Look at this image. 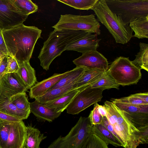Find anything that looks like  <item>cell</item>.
<instances>
[{
	"label": "cell",
	"instance_id": "cell-1",
	"mask_svg": "<svg viewBox=\"0 0 148 148\" xmlns=\"http://www.w3.org/2000/svg\"><path fill=\"white\" fill-rule=\"evenodd\" d=\"M42 32L36 27L27 26L23 24L2 30L9 55L16 60L19 65L29 61L35 45L41 37Z\"/></svg>",
	"mask_w": 148,
	"mask_h": 148
},
{
	"label": "cell",
	"instance_id": "cell-2",
	"mask_svg": "<svg viewBox=\"0 0 148 148\" xmlns=\"http://www.w3.org/2000/svg\"><path fill=\"white\" fill-rule=\"evenodd\" d=\"M86 33L83 31L54 29L44 42L38 57L40 66L44 69L48 70L53 60L65 51L70 43Z\"/></svg>",
	"mask_w": 148,
	"mask_h": 148
},
{
	"label": "cell",
	"instance_id": "cell-3",
	"mask_svg": "<svg viewBox=\"0 0 148 148\" xmlns=\"http://www.w3.org/2000/svg\"><path fill=\"white\" fill-rule=\"evenodd\" d=\"M97 19L108 29L116 42L124 44L133 37V31L129 24L125 23L121 17L113 13L105 0H98L92 9Z\"/></svg>",
	"mask_w": 148,
	"mask_h": 148
},
{
	"label": "cell",
	"instance_id": "cell-4",
	"mask_svg": "<svg viewBox=\"0 0 148 148\" xmlns=\"http://www.w3.org/2000/svg\"><path fill=\"white\" fill-rule=\"evenodd\" d=\"M103 106L107 111V119L112 126L122 147L128 148L133 134L139 130L112 102L106 101Z\"/></svg>",
	"mask_w": 148,
	"mask_h": 148
},
{
	"label": "cell",
	"instance_id": "cell-5",
	"mask_svg": "<svg viewBox=\"0 0 148 148\" xmlns=\"http://www.w3.org/2000/svg\"><path fill=\"white\" fill-rule=\"evenodd\" d=\"M92 126L88 117L81 116L66 135L59 136L47 148H81L91 133Z\"/></svg>",
	"mask_w": 148,
	"mask_h": 148
},
{
	"label": "cell",
	"instance_id": "cell-6",
	"mask_svg": "<svg viewBox=\"0 0 148 148\" xmlns=\"http://www.w3.org/2000/svg\"><path fill=\"white\" fill-rule=\"evenodd\" d=\"M107 72L119 85L136 84L141 79V69L134 65L129 58L120 56L109 66Z\"/></svg>",
	"mask_w": 148,
	"mask_h": 148
},
{
	"label": "cell",
	"instance_id": "cell-7",
	"mask_svg": "<svg viewBox=\"0 0 148 148\" xmlns=\"http://www.w3.org/2000/svg\"><path fill=\"white\" fill-rule=\"evenodd\" d=\"M110 10L129 24L132 20L148 15V0H105Z\"/></svg>",
	"mask_w": 148,
	"mask_h": 148
},
{
	"label": "cell",
	"instance_id": "cell-8",
	"mask_svg": "<svg viewBox=\"0 0 148 148\" xmlns=\"http://www.w3.org/2000/svg\"><path fill=\"white\" fill-rule=\"evenodd\" d=\"M100 25L94 14L80 15H61L58 21L52 27L54 30L83 31L99 35Z\"/></svg>",
	"mask_w": 148,
	"mask_h": 148
},
{
	"label": "cell",
	"instance_id": "cell-9",
	"mask_svg": "<svg viewBox=\"0 0 148 148\" xmlns=\"http://www.w3.org/2000/svg\"><path fill=\"white\" fill-rule=\"evenodd\" d=\"M103 90L88 86L74 98L66 109L67 113L72 115L78 114L92 105L101 101Z\"/></svg>",
	"mask_w": 148,
	"mask_h": 148
},
{
	"label": "cell",
	"instance_id": "cell-10",
	"mask_svg": "<svg viewBox=\"0 0 148 148\" xmlns=\"http://www.w3.org/2000/svg\"><path fill=\"white\" fill-rule=\"evenodd\" d=\"M28 16L20 11L11 0H0V28L2 30L23 24Z\"/></svg>",
	"mask_w": 148,
	"mask_h": 148
},
{
	"label": "cell",
	"instance_id": "cell-11",
	"mask_svg": "<svg viewBox=\"0 0 148 148\" xmlns=\"http://www.w3.org/2000/svg\"><path fill=\"white\" fill-rule=\"evenodd\" d=\"M27 90L17 73L5 74L0 79V95L8 99Z\"/></svg>",
	"mask_w": 148,
	"mask_h": 148
},
{
	"label": "cell",
	"instance_id": "cell-12",
	"mask_svg": "<svg viewBox=\"0 0 148 148\" xmlns=\"http://www.w3.org/2000/svg\"><path fill=\"white\" fill-rule=\"evenodd\" d=\"M73 63L77 66H82L90 69H99L106 71L109 68L107 59L97 51H92L82 53L74 59Z\"/></svg>",
	"mask_w": 148,
	"mask_h": 148
},
{
	"label": "cell",
	"instance_id": "cell-13",
	"mask_svg": "<svg viewBox=\"0 0 148 148\" xmlns=\"http://www.w3.org/2000/svg\"><path fill=\"white\" fill-rule=\"evenodd\" d=\"M101 39L96 34L87 32L77 40L70 43L65 51H73L82 53L96 51Z\"/></svg>",
	"mask_w": 148,
	"mask_h": 148
},
{
	"label": "cell",
	"instance_id": "cell-14",
	"mask_svg": "<svg viewBox=\"0 0 148 148\" xmlns=\"http://www.w3.org/2000/svg\"><path fill=\"white\" fill-rule=\"evenodd\" d=\"M26 127L23 120L11 122L5 148H22L26 136Z\"/></svg>",
	"mask_w": 148,
	"mask_h": 148
},
{
	"label": "cell",
	"instance_id": "cell-15",
	"mask_svg": "<svg viewBox=\"0 0 148 148\" xmlns=\"http://www.w3.org/2000/svg\"><path fill=\"white\" fill-rule=\"evenodd\" d=\"M69 71L62 73H55L49 78L36 83L30 88L29 93L30 98L35 99L45 95L49 89L65 77Z\"/></svg>",
	"mask_w": 148,
	"mask_h": 148
},
{
	"label": "cell",
	"instance_id": "cell-16",
	"mask_svg": "<svg viewBox=\"0 0 148 148\" xmlns=\"http://www.w3.org/2000/svg\"><path fill=\"white\" fill-rule=\"evenodd\" d=\"M30 112L36 117L38 121H42L52 122L60 116L62 113L36 100L30 103Z\"/></svg>",
	"mask_w": 148,
	"mask_h": 148
},
{
	"label": "cell",
	"instance_id": "cell-17",
	"mask_svg": "<svg viewBox=\"0 0 148 148\" xmlns=\"http://www.w3.org/2000/svg\"><path fill=\"white\" fill-rule=\"evenodd\" d=\"M87 86L73 89L55 100L43 104L49 107L54 108L58 112H62L66 109L76 95Z\"/></svg>",
	"mask_w": 148,
	"mask_h": 148
},
{
	"label": "cell",
	"instance_id": "cell-18",
	"mask_svg": "<svg viewBox=\"0 0 148 148\" xmlns=\"http://www.w3.org/2000/svg\"><path fill=\"white\" fill-rule=\"evenodd\" d=\"M19 65L17 73L27 90L36 84L35 71L31 66L29 61L24 62Z\"/></svg>",
	"mask_w": 148,
	"mask_h": 148
},
{
	"label": "cell",
	"instance_id": "cell-19",
	"mask_svg": "<svg viewBox=\"0 0 148 148\" xmlns=\"http://www.w3.org/2000/svg\"><path fill=\"white\" fill-rule=\"evenodd\" d=\"M0 111L16 116L22 120L27 119L31 113L30 110H23L19 109L9 99L0 95Z\"/></svg>",
	"mask_w": 148,
	"mask_h": 148
},
{
	"label": "cell",
	"instance_id": "cell-20",
	"mask_svg": "<svg viewBox=\"0 0 148 148\" xmlns=\"http://www.w3.org/2000/svg\"><path fill=\"white\" fill-rule=\"evenodd\" d=\"M105 72L99 69H90L85 67L83 74L74 83V88L91 84L97 81Z\"/></svg>",
	"mask_w": 148,
	"mask_h": 148
},
{
	"label": "cell",
	"instance_id": "cell-21",
	"mask_svg": "<svg viewBox=\"0 0 148 148\" xmlns=\"http://www.w3.org/2000/svg\"><path fill=\"white\" fill-rule=\"evenodd\" d=\"M37 129L31 126L26 127V134L22 148H40L41 142L46 138Z\"/></svg>",
	"mask_w": 148,
	"mask_h": 148
},
{
	"label": "cell",
	"instance_id": "cell-22",
	"mask_svg": "<svg viewBox=\"0 0 148 148\" xmlns=\"http://www.w3.org/2000/svg\"><path fill=\"white\" fill-rule=\"evenodd\" d=\"M129 25L134 32L133 37L139 39L148 38V15L132 20Z\"/></svg>",
	"mask_w": 148,
	"mask_h": 148
},
{
	"label": "cell",
	"instance_id": "cell-23",
	"mask_svg": "<svg viewBox=\"0 0 148 148\" xmlns=\"http://www.w3.org/2000/svg\"><path fill=\"white\" fill-rule=\"evenodd\" d=\"M92 130L106 143L116 147H122L118 140L102 123L92 125Z\"/></svg>",
	"mask_w": 148,
	"mask_h": 148
},
{
	"label": "cell",
	"instance_id": "cell-24",
	"mask_svg": "<svg viewBox=\"0 0 148 148\" xmlns=\"http://www.w3.org/2000/svg\"><path fill=\"white\" fill-rule=\"evenodd\" d=\"M75 82L60 88L49 90L43 96L36 98L35 100L40 103L44 104L55 100L69 91L75 89L73 86Z\"/></svg>",
	"mask_w": 148,
	"mask_h": 148
},
{
	"label": "cell",
	"instance_id": "cell-25",
	"mask_svg": "<svg viewBox=\"0 0 148 148\" xmlns=\"http://www.w3.org/2000/svg\"><path fill=\"white\" fill-rule=\"evenodd\" d=\"M85 68L84 67L77 66L69 71L65 77L49 90L60 88L76 82L83 74Z\"/></svg>",
	"mask_w": 148,
	"mask_h": 148
},
{
	"label": "cell",
	"instance_id": "cell-26",
	"mask_svg": "<svg viewBox=\"0 0 148 148\" xmlns=\"http://www.w3.org/2000/svg\"><path fill=\"white\" fill-rule=\"evenodd\" d=\"M139 51L135 55L136 58L131 61L135 66L140 69L148 71V44L140 42Z\"/></svg>",
	"mask_w": 148,
	"mask_h": 148
},
{
	"label": "cell",
	"instance_id": "cell-27",
	"mask_svg": "<svg viewBox=\"0 0 148 148\" xmlns=\"http://www.w3.org/2000/svg\"><path fill=\"white\" fill-rule=\"evenodd\" d=\"M137 128L139 131L133 134L128 148H137L140 145L148 143V125Z\"/></svg>",
	"mask_w": 148,
	"mask_h": 148
},
{
	"label": "cell",
	"instance_id": "cell-28",
	"mask_svg": "<svg viewBox=\"0 0 148 148\" xmlns=\"http://www.w3.org/2000/svg\"><path fill=\"white\" fill-rule=\"evenodd\" d=\"M112 102L124 115L140 112L148 113V104L136 105L122 103Z\"/></svg>",
	"mask_w": 148,
	"mask_h": 148
},
{
	"label": "cell",
	"instance_id": "cell-29",
	"mask_svg": "<svg viewBox=\"0 0 148 148\" xmlns=\"http://www.w3.org/2000/svg\"><path fill=\"white\" fill-rule=\"evenodd\" d=\"M90 86L92 88H99L104 90L112 88L119 89V85L106 71L97 81Z\"/></svg>",
	"mask_w": 148,
	"mask_h": 148
},
{
	"label": "cell",
	"instance_id": "cell-30",
	"mask_svg": "<svg viewBox=\"0 0 148 148\" xmlns=\"http://www.w3.org/2000/svg\"><path fill=\"white\" fill-rule=\"evenodd\" d=\"M98 0H58V1L76 9L91 10Z\"/></svg>",
	"mask_w": 148,
	"mask_h": 148
},
{
	"label": "cell",
	"instance_id": "cell-31",
	"mask_svg": "<svg viewBox=\"0 0 148 148\" xmlns=\"http://www.w3.org/2000/svg\"><path fill=\"white\" fill-rule=\"evenodd\" d=\"M14 5L23 13L29 15L36 12L38 5L30 0H11Z\"/></svg>",
	"mask_w": 148,
	"mask_h": 148
},
{
	"label": "cell",
	"instance_id": "cell-32",
	"mask_svg": "<svg viewBox=\"0 0 148 148\" xmlns=\"http://www.w3.org/2000/svg\"><path fill=\"white\" fill-rule=\"evenodd\" d=\"M9 99L19 109L23 110H30V103L28 101L26 92L18 93Z\"/></svg>",
	"mask_w": 148,
	"mask_h": 148
},
{
	"label": "cell",
	"instance_id": "cell-33",
	"mask_svg": "<svg viewBox=\"0 0 148 148\" xmlns=\"http://www.w3.org/2000/svg\"><path fill=\"white\" fill-rule=\"evenodd\" d=\"M108 145L92 132L81 148H109Z\"/></svg>",
	"mask_w": 148,
	"mask_h": 148
},
{
	"label": "cell",
	"instance_id": "cell-34",
	"mask_svg": "<svg viewBox=\"0 0 148 148\" xmlns=\"http://www.w3.org/2000/svg\"><path fill=\"white\" fill-rule=\"evenodd\" d=\"M111 101L130 104L133 105H139L148 104L138 98L134 94L129 96L118 99L112 98Z\"/></svg>",
	"mask_w": 148,
	"mask_h": 148
},
{
	"label": "cell",
	"instance_id": "cell-35",
	"mask_svg": "<svg viewBox=\"0 0 148 148\" xmlns=\"http://www.w3.org/2000/svg\"><path fill=\"white\" fill-rule=\"evenodd\" d=\"M98 104H95L93 109L90 113L88 117L92 125L102 123L103 117L98 112L97 110Z\"/></svg>",
	"mask_w": 148,
	"mask_h": 148
},
{
	"label": "cell",
	"instance_id": "cell-36",
	"mask_svg": "<svg viewBox=\"0 0 148 148\" xmlns=\"http://www.w3.org/2000/svg\"><path fill=\"white\" fill-rule=\"evenodd\" d=\"M19 67V65L16 60L10 55H8L7 66L4 75L7 73H17Z\"/></svg>",
	"mask_w": 148,
	"mask_h": 148
},
{
	"label": "cell",
	"instance_id": "cell-37",
	"mask_svg": "<svg viewBox=\"0 0 148 148\" xmlns=\"http://www.w3.org/2000/svg\"><path fill=\"white\" fill-rule=\"evenodd\" d=\"M0 120L8 122H18L23 120L21 119L0 111Z\"/></svg>",
	"mask_w": 148,
	"mask_h": 148
},
{
	"label": "cell",
	"instance_id": "cell-38",
	"mask_svg": "<svg viewBox=\"0 0 148 148\" xmlns=\"http://www.w3.org/2000/svg\"><path fill=\"white\" fill-rule=\"evenodd\" d=\"M0 50L5 55H9L3 38L2 29L1 28H0Z\"/></svg>",
	"mask_w": 148,
	"mask_h": 148
},
{
	"label": "cell",
	"instance_id": "cell-39",
	"mask_svg": "<svg viewBox=\"0 0 148 148\" xmlns=\"http://www.w3.org/2000/svg\"><path fill=\"white\" fill-rule=\"evenodd\" d=\"M8 56L6 55L5 56L0 65V79L4 75V73L6 70Z\"/></svg>",
	"mask_w": 148,
	"mask_h": 148
},
{
	"label": "cell",
	"instance_id": "cell-40",
	"mask_svg": "<svg viewBox=\"0 0 148 148\" xmlns=\"http://www.w3.org/2000/svg\"><path fill=\"white\" fill-rule=\"evenodd\" d=\"M139 99L144 102L148 103V93H139L134 94Z\"/></svg>",
	"mask_w": 148,
	"mask_h": 148
},
{
	"label": "cell",
	"instance_id": "cell-41",
	"mask_svg": "<svg viewBox=\"0 0 148 148\" xmlns=\"http://www.w3.org/2000/svg\"><path fill=\"white\" fill-rule=\"evenodd\" d=\"M97 110L98 112L102 117L106 116L107 114V111L103 106L98 104Z\"/></svg>",
	"mask_w": 148,
	"mask_h": 148
},
{
	"label": "cell",
	"instance_id": "cell-42",
	"mask_svg": "<svg viewBox=\"0 0 148 148\" xmlns=\"http://www.w3.org/2000/svg\"><path fill=\"white\" fill-rule=\"evenodd\" d=\"M6 55H4V56H2L0 57V65L1 64V63L3 59V58L5 57V56Z\"/></svg>",
	"mask_w": 148,
	"mask_h": 148
},
{
	"label": "cell",
	"instance_id": "cell-43",
	"mask_svg": "<svg viewBox=\"0 0 148 148\" xmlns=\"http://www.w3.org/2000/svg\"><path fill=\"white\" fill-rule=\"evenodd\" d=\"M4 55H6L5 54L3 53L0 50V57L3 56H4Z\"/></svg>",
	"mask_w": 148,
	"mask_h": 148
}]
</instances>
